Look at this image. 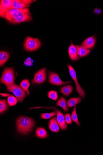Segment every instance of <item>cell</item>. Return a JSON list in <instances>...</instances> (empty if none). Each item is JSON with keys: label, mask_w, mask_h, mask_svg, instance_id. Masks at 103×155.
I'll use <instances>...</instances> for the list:
<instances>
[{"label": "cell", "mask_w": 103, "mask_h": 155, "mask_svg": "<svg viewBox=\"0 0 103 155\" xmlns=\"http://www.w3.org/2000/svg\"><path fill=\"white\" fill-rule=\"evenodd\" d=\"M24 64L26 66H31L33 64V61L30 58H28L25 60Z\"/></svg>", "instance_id": "83f0119b"}, {"label": "cell", "mask_w": 103, "mask_h": 155, "mask_svg": "<svg viewBox=\"0 0 103 155\" xmlns=\"http://www.w3.org/2000/svg\"><path fill=\"white\" fill-rule=\"evenodd\" d=\"M7 91L13 93L21 103L23 102L25 97V91L21 87L14 84L7 87Z\"/></svg>", "instance_id": "5b68a950"}, {"label": "cell", "mask_w": 103, "mask_h": 155, "mask_svg": "<svg viewBox=\"0 0 103 155\" xmlns=\"http://www.w3.org/2000/svg\"><path fill=\"white\" fill-rule=\"evenodd\" d=\"M66 101V100L65 98L63 96H61L56 104L57 106H60L62 107L65 112H67L69 110L67 106Z\"/></svg>", "instance_id": "5bb4252c"}, {"label": "cell", "mask_w": 103, "mask_h": 155, "mask_svg": "<svg viewBox=\"0 0 103 155\" xmlns=\"http://www.w3.org/2000/svg\"><path fill=\"white\" fill-rule=\"evenodd\" d=\"M1 94L2 95V96H3V97H9V96H11L12 95L10 94H5V93H1Z\"/></svg>", "instance_id": "f546056e"}, {"label": "cell", "mask_w": 103, "mask_h": 155, "mask_svg": "<svg viewBox=\"0 0 103 155\" xmlns=\"http://www.w3.org/2000/svg\"><path fill=\"white\" fill-rule=\"evenodd\" d=\"M78 55L80 58L86 56L90 52L91 50L87 49L82 46H76Z\"/></svg>", "instance_id": "2e32d148"}, {"label": "cell", "mask_w": 103, "mask_h": 155, "mask_svg": "<svg viewBox=\"0 0 103 155\" xmlns=\"http://www.w3.org/2000/svg\"><path fill=\"white\" fill-rule=\"evenodd\" d=\"M41 46V42L38 39L30 37H27L24 41V48L28 51H32L38 49Z\"/></svg>", "instance_id": "3957f363"}, {"label": "cell", "mask_w": 103, "mask_h": 155, "mask_svg": "<svg viewBox=\"0 0 103 155\" xmlns=\"http://www.w3.org/2000/svg\"><path fill=\"white\" fill-rule=\"evenodd\" d=\"M94 12L96 14H100L101 13V10L99 8H95L94 10Z\"/></svg>", "instance_id": "f1b7e54d"}, {"label": "cell", "mask_w": 103, "mask_h": 155, "mask_svg": "<svg viewBox=\"0 0 103 155\" xmlns=\"http://www.w3.org/2000/svg\"><path fill=\"white\" fill-rule=\"evenodd\" d=\"M48 97L51 100L56 101L58 98V95L57 92L54 91H49L48 94Z\"/></svg>", "instance_id": "484cf974"}, {"label": "cell", "mask_w": 103, "mask_h": 155, "mask_svg": "<svg viewBox=\"0 0 103 155\" xmlns=\"http://www.w3.org/2000/svg\"><path fill=\"white\" fill-rule=\"evenodd\" d=\"M9 57V54L8 52L2 51L0 52V65L3 66L7 62Z\"/></svg>", "instance_id": "ac0fdd59"}, {"label": "cell", "mask_w": 103, "mask_h": 155, "mask_svg": "<svg viewBox=\"0 0 103 155\" xmlns=\"http://www.w3.org/2000/svg\"><path fill=\"white\" fill-rule=\"evenodd\" d=\"M16 124L18 132L22 134L26 135L32 130L35 123L31 118L22 117L18 118Z\"/></svg>", "instance_id": "7a4b0ae2"}, {"label": "cell", "mask_w": 103, "mask_h": 155, "mask_svg": "<svg viewBox=\"0 0 103 155\" xmlns=\"http://www.w3.org/2000/svg\"><path fill=\"white\" fill-rule=\"evenodd\" d=\"M73 90L72 86L71 85H68L61 87L60 92L65 96H68L71 94Z\"/></svg>", "instance_id": "d6986e66"}, {"label": "cell", "mask_w": 103, "mask_h": 155, "mask_svg": "<svg viewBox=\"0 0 103 155\" xmlns=\"http://www.w3.org/2000/svg\"><path fill=\"white\" fill-rule=\"evenodd\" d=\"M60 128L56 118L53 117L50 119L49 123V128L51 131L58 133L60 132Z\"/></svg>", "instance_id": "8fae6325"}, {"label": "cell", "mask_w": 103, "mask_h": 155, "mask_svg": "<svg viewBox=\"0 0 103 155\" xmlns=\"http://www.w3.org/2000/svg\"><path fill=\"white\" fill-rule=\"evenodd\" d=\"M96 42V38L95 36H92L85 39L81 44L82 46L87 49L90 50L95 46Z\"/></svg>", "instance_id": "30bf717a"}, {"label": "cell", "mask_w": 103, "mask_h": 155, "mask_svg": "<svg viewBox=\"0 0 103 155\" xmlns=\"http://www.w3.org/2000/svg\"><path fill=\"white\" fill-rule=\"evenodd\" d=\"M13 0H2L1 1L0 8L4 9L11 8Z\"/></svg>", "instance_id": "44dd1931"}, {"label": "cell", "mask_w": 103, "mask_h": 155, "mask_svg": "<svg viewBox=\"0 0 103 155\" xmlns=\"http://www.w3.org/2000/svg\"><path fill=\"white\" fill-rule=\"evenodd\" d=\"M46 68H43L37 72L32 81L34 84H41L45 82L47 79Z\"/></svg>", "instance_id": "9c48e42d"}, {"label": "cell", "mask_w": 103, "mask_h": 155, "mask_svg": "<svg viewBox=\"0 0 103 155\" xmlns=\"http://www.w3.org/2000/svg\"><path fill=\"white\" fill-rule=\"evenodd\" d=\"M49 75V81L50 83L53 85L61 86L72 82V81L64 82L62 81L58 75L55 73L50 72Z\"/></svg>", "instance_id": "ba28073f"}, {"label": "cell", "mask_w": 103, "mask_h": 155, "mask_svg": "<svg viewBox=\"0 0 103 155\" xmlns=\"http://www.w3.org/2000/svg\"><path fill=\"white\" fill-rule=\"evenodd\" d=\"M44 108L47 109H53L56 112L57 120L60 127L62 130H66L68 127V126L65 122V117L64 116L63 113L58 110L55 107H37L34 108H31V109L38 108Z\"/></svg>", "instance_id": "8992f818"}, {"label": "cell", "mask_w": 103, "mask_h": 155, "mask_svg": "<svg viewBox=\"0 0 103 155\" xmlns=\"http://www.w3.org/2000/svg\"><path fill=\"white\" fill-rule=\"evenodd\" d=\"M68 67L69 69L70 75L75 82L76 89L78 93L82 98H84L85 95V92L80 86L79 83L78 81L75 70L69 64L68 65Z\"/></svg>", "instance_id": "52a82bcc"}, {"label": "cell", "mask_w": 103, "mask_h": 155, "mask_svg": "<svg viewBox=\"0 0 103 155\" xmlns=\"http://www.w3.org/2000/svg\"><path fill=\"white\" fill-rule=\"evenodd\" d=\"M77 107V105L75 106L74 107H73L71 115V118L72 120L76 123L78 126H79L81 124L78 118L76 111Z\"/></svg>", "instance_id": "ffe728a7"}, {"label": "cell", "mask_w": 103, "mask_h": 155, "mask_svg": "<svg viewBox=\"0 0 103 155\" xmlns=\"http://www.w3.org/2000/svg\"><path fill=\"white\" fill-rule=\"evenodd\" d=\"M18 101L17 98L13 95L8 97L7 98V102L10 106L15 105Z\"/></svg>", "instance_id": "603a6c76"}, {"label": "cell", "mask_w": 103, "mask_h": 155, "mask_svg": "<svg viewBox=\"0 0 103 155\" xmlns=\"http://www.w3.org/2000/svg\"><path fill=\"white\" fill-rule=\"evenodd\" d=\"M8 107V104L5 100H1L0 101V112L1 114L6 111Z\"/></svg>", "instance_id": "cb8c5ba5"}, {"label": "cell", "mask_w": 103, "mask_h": 155, "mask_svg": "<svg viewBox=\"0 0 103 155\" xmlns=\"http://www.w3.org/2000/svg\"><path fill=\"white\" fill-rule=\"evenodd\" d=\"M68 51L70 58L71 60L76 61L80 58L78 55L77 48L72 43L69 48Z\"/></svg>", "instance_id": "7c38bea8"}, {"label": "cell", "mask_w": 103, "mask_h": 155, "mask_svg": "<svg viewBox=\"0 0 103 155\" xmlns=\"http://www.w3.org/2000/svg\"><path fill=\"white\" fill-rule=\"evenodd\" d=\"M10 22L18 24L22 22L30 21L32 20L31 14L28 8L21 9L6 18Z\"/></svg>", "instance_id": "6da1fadb"}, {"label": "cell", "mask_w": 103, "mask_h": 155, "mask_svg": "<svg viewBox=\"0 0 103 155\" xmlns=\"http://www.w3.org/2000/svg\"><path fill=\"white\" fill-rule=\"evenodd\" d=\"M82 99L80 97H73L68 100L67 105L69 107H72L80 103Z\"/></svg>", "instance_id": "e0dca14e"}, {"label": "cell", "mask_w": 103, "mask_h": 155, "mask_svg": "<svg viewBox=\"0 0 103 155\" xmlns=\"http://www.w3.org/2000/svg\"><path fill=\"white\" fill-rule=\"evenodd\" d=\"M30 86V84L28 80H23L20 84L21 87L27 93L28 95H29V88Z\"/></svg>", "instance_id": "7402d4cb"}, {"label": "cell", "mask_w": 103, "mask_h": 155, "mask_svg": "<svg viewBox=\"0 0 103 155\" xmlns=\"http://www.w3.org/2000/svg\"><path fill=\"white\" fill-rule=\"evenodd\" d=\"M36 136L40 138H45L49 137L48 133L47 130L43 128H37L36 131Z\"/></svg>", "instance_id": "9a60e30c"}, {"label": "cell", "mask_w": 103, "mask_h": 155, "mask_svg": "<svg viewBox=\"0 0 103 155\" xmlns=\"http://www.w3.org/2000/svg\"><path fill=\"white\" fill-rule=\"evenodd\" d=\"M56 115V112L54 111L50 113H43L41 115V117L44 119H48Z\"/></svg>", "instance_id": "d4e9b609"}, {"label": "cell", "mask_w": 103, "mask_h": 155, "mask_svg": "<svg viewBox=\"0 0 103 155\" xmlns=\"http://www.w3.org/2000/svg\"><path fill=\"white\" fill-rule=\"evenodd\" d=\"M29 6L24 2V0H13L11 8L24 9L28 8Z\"/></svg>", "instance_id": "4fadbf2b"}, {"label": "cell", "mask_w": 103, "mask_h": 155, "mask_svg": "<svg viewBox=\"0 0 103 155\" xmlns=\"http://www.w3.org/2000/svg\"><path fill=\"white\" fill-rule=\"evenodd\" d=\"M14 75L12 68H6L3 73L1 81L7 87L14 84Z\"/></svg>", "instance_id": "277c9868"}, {"label": "cell", "mask_w": 103, "mask_h": 155, "mask_svg": "<svg viewBox=\"0 0 103 155\" xmlns=\"http://www.w3.org/2000/svg\"><path fill=\"white\" fill-rule=\"evenodd\" d=\"M65 120L66 124H72V120L69 114L66 113L65 114Z\"/></svg>", "instance_id": "4316f807"}]
</instances>
